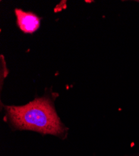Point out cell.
<instances>
[{"instance_id":"cell-1","label":"cell","mask_w":139,"mask_h":156,"mask_svg":"<svg viewBox=\"0 0 139 156\" xmlns=\"http://www.w3.org/2000/svg\"><path fill=\"white\" fill-rule=\"evenodd\" d=\"M7 121L15 130H28L64 139L68 128L55 110L49 96L36 98L24 106H3Z\"/></svg>"},{"instance_id":"cell-2","label":"cell","mask_w":139,"mask_h":156,"mask_svg":"<svg viewBox=\"0 0 139 156\" xmlns=\"http://www.w3.org/2000/svg\"><path fill=\"white\" fill-rule=\"evenodd\" d=\"M15 12L17 18V24L22 31L32 34L39 29L40 18L33 12H26L20 9H16Z\"/></svg>"},{"instance_id":"cell-3","label":"cell","mask_w":139,"mask_h":156,"mask_svg":"<svg viewBox=\"0 0 139 156\" xmlns=\"http://www.w3.org/2000/svg\"><path fill=\"white\" fill-rule=\"evenodd\" d=\"M129 156H139V154H137V155H129Z\"/></svg>"},{"instance_id":"cell-4","label":"cell","mask_w":139,"mask_h":156,"mask_svg":"<svg viewBox=\"0 0 139 156\" xmlns=\"http://www.w3.org/2000/svg\"><path fill=\"white\" fill-rule=\"evenodd\" d=\"M138 2H139V1H138Z\"/></svg>"}]
</instances>
